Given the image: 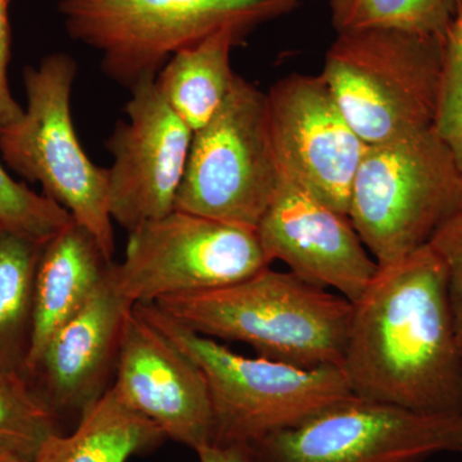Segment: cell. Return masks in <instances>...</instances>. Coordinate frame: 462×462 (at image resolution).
I'll list each match as a JSON object with an SVG mask.
<instances>
[{"mask_svg":"<svg viewBox=\"0 0 462 462\" xmlns=\"http://www.w3.org/2000/svg\"><path fill=\"white\" fill-rule=\"evenodd\" d=\"M340 367L363 400L433 415L462 412L447 270L430 245L379 267L354 303Z\"/></svg>","mask_w":462,"mask_h":462,"instance_id":"cell-1","label":"cell"},{"mask_svg":"<svg viewBox=\"0 0 462 462\" xmlns=\"http://www.w3.org/2000/svg\"><path fill=\"white\" fill-rule=\"evenodd\" d=\"M154 303L200 336L245 343L260 357L307 369L342 366L354 312L340 294L270 266L234 284Z\"/></svg>","mask_w":462,"mask_h":462,"instance_id":"cell-2","label":"cell"},{"mask_svg":"<svg viewBox=\"0 0 462 462\" xmlns=\"http://www.w3.org/2000/svg\"><path fill=\"white\" fill-rule=\"evenodd\" d=\"M133 307L199 365L214 413L212 445H252L354 397L340 366L307 369L245 357L190 330L154 302Z\"/></svg>","mask_w":462,"mask_h":462,"instance_id":"cell-3","label":"cell"},{"mask_svg":"<svg viewBox=\"0 0 462 462\" xmlns=\"http://www.w3.org/2000/svg\"><path fill=\"white\" fill-rule=\"evenodd\" d=\"M312 0H60L67 32L99 51L100 69L133 89L173 54L223 29L242 38Z\"/></svg>","mask_w":462,"mask_h":462,"instance_id":"cell-4","label":"cell"},{"mask_svg":"<svg viewBox=\"0 0 462 462\" xmlns=\"http://www.w3.org/2000/svg\"><path fill=\"white\" fill-rule=\"evenodd\" d=\"M445 41L400 30L337 33L322 76L365 144L436 127Z\"/></svg>","mask_w":462,"mask_h":462,"instance_id":"cell-5","label":"cell"},{"mask_svg":"<svg viewBox=\"0 0 462 462\" xmlns=\"http://www.w3.org/2000/svg\"><path fill=\"white\" fill-rule=\"evenodd\" d=\"M460 207V167L431 127L367 147L352 184L348 216L384 267L427 245Z\"/></svg>","mask_w":462,"mask_h":462,"instance_id":"cell-6","label":"cell"},{"mask_svg":"<svg viewBox=\"0 0 462 462\" xmlns=\"http://www.w3.org/2000/svg\"><path fill=\"white\" fill-rule=\"evenodd\" d=\"M78 65L51 53L23 69L26 109L16 124L0 130V154L21 178L39 182L42 194L90 231L108 260L116 249L108 208V169L87 156L72 121L71 97Z\"/></svg>","mask_w":462,"mask_h":462,"instance_id":"cell-7","label":"cell"},{"mask_svg":"<svg viewBox=\"0 0 462 462\" xmlns=\"http://www.w3.org/2000/svg\"><path fill=\"white\" fill-rule=\"evenodd\" d=\"M279 175L266 93L236 75L221 107L193 134L175 209L256 230Z\"/></svg>","mask_w":462,"mask_h":462,"instance_id":"cell-8","label":"cell"},{"mask_svg":"<svg viewBox=\"0 0 462 462\" xmlns=\"http://www.w3.org/2000/svg\"><path fill=\"white\" fill-rule=\"evenodd\" d=\"M270 264L257 230L173 209L130 231L109 279L134 306L234 284Z\"/></svg>","mask_w":462,"mask_h":462,"instance_id":"cell-9","label":"cell"},{"mask_svg":"<svg viewBox=\"0 0 462 462\" xmlns=\"http://www.w3.org/2000/svg\"><path fill=\"white\" fill-rule=\"evenodd\" d=\"M249 447L252 462H427L462 455V412L433 415L354 396Z\"/></svg>","mask_w":462,"mask_h":462,"instance_id":"cell-10","label":"cell"},{"mask_svg":"<svg viewBox=\"0 0 462 462\" xmlns=\"http://www.w3.org/2000/svg\"><path fill=\"white\" fill-rule=\"evenodd\" d=\"M279 171L348 215L349 196L369 145L356 134L320 75H289L266 93Z\"/></svg>","mask_w":462,"mask_h":462,"instance_id":"cell-11","label":"cell"},{"mask_svg":"<svg viewBox=\"0 0 462 462\" xmlns=\"http://www.w3.org/2000/svg\"><path fill=\"white\" fill-rule=\"evenodd\" d=\"M125 112L106 141L114 157L108 169V208L127 231L175 209L189 156L193 130L163 99L156 80L135 85Z\"/></svg>","mask_w":462,"mask_h":462,"instance_id":"cell-12","label":"cell"},{"mask_svg":"<svg viewBox=\"0 0 462 462\" xmlns=\"http://www.w3.org/2000/svg\"><path fill=\"white\" fill-rule=\"evenodd\" d=\"M275 196L257 226L270 263L315 287L334 289L355 303L372 284L379 266L351 218L331 208L296 179L281 172Z\"/></svg>","mask_w":462,"mask_h":462,"instance_id":"cell-13","label":"cell"},{"mask_svg":"<svg viewBox=\"0 0 462 462\" xmlns=\"http://www.w3.org/2000/svg\"><path fill=\"white\" fill-rule=\"evenodd\" d=\"M112 389L175 442L194 451L214 443L211 398L199 365L134 307L125 318Z\"/></svg>","mask_w":462,"mask_h":462,"instance_id":"cell-14","label":"cell"},{"mask_svg":"<svg viewBox=\"0 0 462 462\" xmlns=\"http://www.w3.org/2000/svg\"><path fill=\"white\" fill-rule=\"evenodd\" d=\"M111 272V270H109ZM107 279L58 329L32 376L41 379L42 400L72 430L112 388L125 318L132 309Z\"/></svg>","mask_w":462,"mask_h":462,"instance_id":"cell-15","label":"cell"},{"mask_svg":"<svg viewBox=\"0 0 462 462\" xmlns=\"http://www.w3.org/2000/svg\"><path fill=\"white\" fill-rule=\"evenodd\" d=\"M112 263L98 239L75 220L45 243L33 282L27 375L35 372L58 329L80 311L107 279Z\"/></svg>","mask_w":462,"mask_h":462,"instance_id":"cell-16","label":"cell"},{"mask_svg":"<svg viewBox=\"0 0 462 462\" xmlns=\"http://www.w3.org/2000/svg\"><path fill=\"white\" fill-rule=\"evenodd\" d=\"M240 39L234 29L220 30L173 54L158 72V91L193 133L211 120L233 89L230 53Z\"/></svg>","mask_w":462,"mask_h":462,"instance_id":"cell-17","label":"cell"},{"mask_svg":"<svg viewBox=\"0 0 462 462\" xmlns=\"http://www.w3.org/2000/svg\"><path fill=\"white\" fill-rule=\"evenodd\" d=\"M165 439L154 422L130 410L111 388L71 433L51 436L33 462H126Z\"/></svg>","mask_w":462,"mask_h":462,"instance_id":"cell-18","label":"cell"},{"mask_svg":"<svg viewBox=\"0 0 462 462\" xmlns=\"http://www.w3.org/2000/svg\"><path fill=\"white\" fill-rule=\"evenodd\" d=\"M44 245L0 229V365L23 372L32 336L33 282Z\"/></svg>","mask_w":462,"mask_h":462,"instance_id":"cell-19","label":"cell"},{"mask_svg":"<svg viewBox=\"0 0 462 462\" xmlns=\"http://www.w3.org/2000/svg\"><path fill=\"white\" fill-rule=\"evenodd\" d=\"M462 0H329L337 33L391 29L445 41Z\"/></svg>","mask_w":462,"mask_h":462,"instance_id":"cell-20","label":"cell"},{"mask_svg":"<svg viewBox=\"0 0 462 462\" xmlns=\"http://www.w3.org/2000/svg\"><path fill=\"white\" fill-rule=\"evenodd\" d=\"M60 431L56 415L33 391L27 374L0 365V451L29 462Z\"/></svg>","mask_w":462,"mask_h":462,"instance_id":"cell-21","label":"cell"},{"mask_svg":"<svg viewBox=\"0 0 462 462\" xmlns=\"http://www.w3.org/2000/svg\"><path fill=\"white\" fill-rule=\"evenodd\" d=\"M72 221L63 207L14 180L0 162V229L47 243Z\"/></svg>","mask_w":462,"mask_h":462,"instance_id":"cell-22","label":"cell"},{"mask_svg":"<svg viewBox=\"0 0 462 462\" xmlns=\"http://www.w3.org/2000/svg\"><path fill=\"white\" fill-rule=\"evenodd\" d=\"M436 130L451 149L462 172V2L445 38Z\"/></svg>","mask_w":462,"mask_h":462,"instance_id":"cell-23","label":"cell"},{"mask_svg":"<svg viewBox=\"0 0 462 462\" xmlns=\"http://www.w3.org/2000/svg\"><path fill=\"white\" fill-rule=\"evenodd\" d=\"M428 245L446 266L449 303L462 354V207L438 227Z\"/></svg>","mask_w":462,"mask_h":462,"instance_id":"cell-24","label":"cell"},{"mask_svg":"<svg viewBox=\"0 0 462 462\" xmlns=\"http://www.w3.org/2000/svg\"><path fill=\"white\" fill-rule=\"evenodd\" d=\"M9 60H11L9 0H0V130L16 124L23 115V108L14 98L9 87Z\"/></svg>","mask_w":462,"mask_h":462,"instance_id":"cell-25","label":"cell"},{"mask_svg":"<svg viewBox=\"0 0 462 462\" xmlns=\"http://www.w3.org/2000/svg\"><path fill=\"white\" fill-rule=\"evenodd\" d=\"M196 452L199 462H252L249 445H207Z\"/></svg>","mask_w":462,"mask_h":462,"instance_id":"cell-26","label":"cell"},{"mask_svg":"<svg viewBox=\"0 0 462 462\" xmlns=\"http://www.w3.org/2000/svg\"><path fill=\"white\" fill-rule=\"evenodd\" d=\"M0 462H29L23 460V458L16 457V456L5 454V452L0 451Z\"/></svg>","mask_w":462,"mask_h":462,"instance_id":"cell-27","label":"cell"}]
</instances>
